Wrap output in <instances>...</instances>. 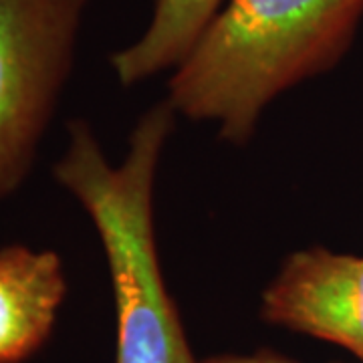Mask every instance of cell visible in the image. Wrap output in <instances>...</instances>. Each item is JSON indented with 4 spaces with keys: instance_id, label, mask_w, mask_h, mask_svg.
<instances>
[{
    "instance_id": "obj_7",
    "label": "cell",
    "mask_w": 363,
    "mask_h": 363,
    "mask_svg": "<svg viewBox=\"0 0 363 363\" xmlns=\"http://www.w3.org/2000/svg\"><path fill=\"white\" fill-rule=\"evenodd\" d=\"M202 363H291L286 359H281L277 355H267V353H259V355H248V357H240V355H224V357H214V359H206Z\"/></svg>"
},
{
    "instance_id": "obj_5",
    "label": "cell",
    "mask_w": 363,
    "mask_h": 363,
    "mask_svg": "<svg viewBox=\"0 0 363 363\" xmlns=\"http://www.w3.org/2000/svg\"><path fill=\"white\" fill-rule=\"evenodd\" d=\"M63 295V269L52 252L23 247L0 252V363L18 362L39 347Z\"/></svg>"
},
{
    "instance_id": "obj_4",
    "label": "cell",
    "mask_w": 363,
    "mask_h": 363,
    "mask_svg": "<svg viewBox=\"0 0 363 363\" xmlns=\"http://www.w3.org/2000/svg\"><path fill=\"white\" fill-rule=\"evenodd\" d=\"M262 315L363 362V257L325 248L291 255L262 295Z\"/></svg>"
},
{
    "instance_id": "obj_3",
    "label": "cell",
    "mask_w": 363,
    "mask_h": 363,
    "mask_svg": "<svg viewBox=\"0 0 363 363\" xmlns=\"http://www.w3.org/2000/svg\"><path fill=\"white\" fill-rule=\"evenodd\" d=\"M85 0H0V190L21 178L73 61Z\"/></svg>"
},
{
    "instance_id": "obj_1",
    "label": "cell",
    "mask_w": 363,
    "mask_h": 363,
    "mask_svg": "<svg viewBox=\"0 0 363 363\" xmlns=\"http://www.w3.org/2000/svg\"><path fill=\"white\" fill-rule=\"evenodd\" d=\"M362 16L363 0H226L174 69L169 105L245 143L274 97L339 63Z\"/></svg>"
},
{
    "instance_id": "obj_6",
    "label": "cell",
    "mask_w": 363,
    "mask_h": 363,
    "mask_svg": "<svg viewBox=\"0 0 363 363\" xmlns=\"http://www.w3.org/2000/svg\"><path fill=\"white\" fill-rule=\"evenodd\" d=\"M226 0H154V13L142 35L111 57L119 83L138 85L176 69L192 51Z\"/></svg>"
},
{
    "instance_id": "obj_2",
    "label": "cell",
    "mask_w": 363,
    "mask_h": 363,
    "mask_svg": "<svg viewBox=\"0 0 363 363\" xmlns=\"http://www.w3.org/2000/svg\"><path fill=\"white\" fill-rule=\"evenodd\" d=\"M174 117L169 101L147 109L116 168L93 133L77 123L57 166V178L87 210L107 255L117 309V363H196L166 291L154 228L156 172Z\"/></svg>"
}]
</instances>
